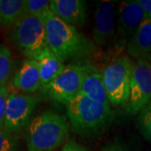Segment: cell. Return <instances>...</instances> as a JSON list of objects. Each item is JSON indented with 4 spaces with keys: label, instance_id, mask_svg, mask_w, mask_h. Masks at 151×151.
Returning <instances> with one entry per match:
<instances>
[{
    "label": "cell",
    "instance_id": "10",
    "mask_svg": "<svg viewBox=\"0 0 151 151\" xmlns=\"http://www.w3.org/2000/svg\"><path fill=\"white\" fill-rule=\"evenodd\" d=\"M118 10V34L124 39L131 38L146 19L144 9L139 0H125Z\"/></svg>",
    "mask_w": 151,
    "mask_h": 151
},
{
    "label": "cell",
    "instance_id": "6",
    "mask_svg": "<svg viewBox=\"0 0 151 151\" xmlns=\"http://www.w3.org/2000/svg\"><path fill=\"white\" fill-rule=\"evenodd\" d=\"M91 64H70L47 86L42 87V92L56 102L66 104L78 96L86 73Z\"/></svg>",
    "mask_w": 151,
    "mask_h": 151
},
{
    "label": "cell",
    "instance_id": "12",
    "mask_svg": "<svg viewBox=\"0 0 151 151\" xmlns=\"http://www.w3.org/2000/svg\"><path fill=\"white\" fill-rule=\"evenodd\" d=\"M13 86L25 94H33L41 88V79L36 60L26 59L13 78Z\"/></svg>",
    "mask_w": 151,
    "mask_h": 151
},
{
    "label": "cell",
    "instance_id": "4",
    "mask_svg": "<svg viewBox=\"0 0 151 151\" xmlns=\"http://www.w3.org/2000/svg\"><path fill=\"white\" fill-rule=\"evenodd\" d=\"M9 39L28 59L48 48L43 14L24 15L11 28Z\"/></svg>",
    "mask_w": 151,
    "mask_h": 151
},
{
    "label": "cell",
    "instance_id": "14",
    "mask_svg": "<svg viewBox=\"0 0 151 151\" xmlns=\"http://www.w3.org/2000/svg\"><path fill=\"white\" fill-rule=\"evenodd\" d=\"M81 93L90 97L93 101L111 107V103L103 84V75L96 70L92 65H90L88 72L86 73Z\"/></svg>",
    "mask_w": 151,
    "mask_h": 151
},
{
    "label": "cell",
    "instance_id": "25",
    "mask_svg": "<svg viewBox=\"0 0 151 151\" xmlns=\"http://www.w3.org/2000/svg\"><path fill=\"white\" fill-rule=\"evenodd\" d=\"M148 60L149 62H150L151 63V54H150V55L149 56V58H148V60Z\"/></svg>",
    "mask_w": 151,
    "mask_h": 151
},
{
    "label": "cell",
    "instance_id": "11",
    "mask_svg": "<svg viewBox=\"0 0 151 151\" xmlns=\"http://www.w3.org/2000/svg\"><path fill=\"white\" fill-rule=\"evenodd\" d=\"M50 10L58 19L73 27H83L87 19L84 0H51Z\"/></svg>",
    "mask_w": 151,
    "mask_h": 151
},
{
    "label": "cell",
    "instance_id": "3",
    "mask_svg": "<svg viewBox=\"0 0 151 151\" xmlns=\"http://www.w3.org/2000/svg\"><path fill=\"white\" fill-rule=\"evenodd\" d=\"M70 123L64 115L46 111L28 125L26 144L29 151H54L69 136Z\"/></svg>",
    "mask_w": 151,
    "mask_h": 151
},
{
    "label": "cell",
    "instance_id": "19",
    "mask_svg": "<svg viewBox=\"0 0 151 151\" xmlns=\"http://www.w3.org/2000/svg\"><path fill=\"white\" fill-rule=\"evenodd\" d=\"M49 0H24V15L29 14H43L50 9Z\"/></svg>",
    "mask_w": 151,
    "mask_h": 151
},
{
    "label": "cell",
    "instance_id": "8",
    "mask_svg": "<svg viewBox=\"0 0 151 151\" xmlns=\"http://www.w3.org/2000/svg\"><path fill=\"white\" fill-rule=\"evenodd\" d=\"M38 104V98L25 93L9 92L5 112L4 129L18 134L27 124Z\"/></svg>",
    "mask_w": 151,
    "mask_h": 151
},
{
    "label": "cell",
    "instance_id": "21",
    "mask_svg": "<svg viewBox=\"0 0 151 151\" xmlns=\"http://www.w3.org/2000/svg\"><path fill=\"white\" fill-rule=\"evenodd\" d=\"M9 90L8 86L0 87V129H4L5 121V112Z\"/></svg>",
    "mask_w": 151,
    "mask_h": 151
},
{
    "label": "cell",
    "instance_id": "9",
    "mask_svg": "<svg viewBox=\"0 0 151 151\" xmlns=\"http://www.w3.org/2000/svg\"><path fill=\"white\" fill-rule=\"evenodd\" d=\"M115 9L113 1H101L94 14L92 40L100 47L110 45L115 40Z\"/></svg>",
    "mask_w": 151,
    "mask_h": 151
},
{
    "label": "cell",
    "instance_id": "23",
    "mask_svg": "<svg viewBox=\"0 0 151 151\" xmlns=\"http://www.w3.org/2000/svg\"><path fill=\"white\" fill-rule=\"evenodd\" d=\"M60 151H88V150L75 140L70 139L64 145Z\"/></svg>",
    "mask_w": 151,
    "mask_h": 151
},
{
    "label": "cell",
    "instance_id": "17",
    "mask_svg": "<svg viewBox=\"0 0 151 151\" xmlns=\"http://www.w3.org/2000/svg\"><path fill=\"white\" fill-rule=\"evenodd\" d=\"M14 67V60L10 50L5 45H0V87L7 86Z\"/></svg>",
    "mask_w": 151,
    "mask_h": 151
},
{
    "label": "cell",
    "instance_id": "22",
    "mask_svg": "<svg viewBox=\"0 0 151 151\" xmlns=\"http://www.w3.org/2000/svg\"><path fill=\"white\" fill-rule=\"evenodd\" d=\"M100 151H129L126 146L119 141H113L106 144Z\"/></svg>",
    "mask_w": 151,
    "mask_h": 151
},
{
    "label": "cell",
    "instance_id": "13",
    "mask_svg": "<svg viewBox=\"0 0 151 151\" xmlns=\"http://www.w3.org/2000/svg\"><path fill=\"white\" fill-rule=\"evenodd\" d=\"M127 51L135 59L148 60L151 54V20L145 19L131 36Z\"/></svg>",
    "mask_w": 151,
    "mask_h": 151
},
{
    "label": "cell",
    "instance_id": "5",
    "mask_svg": "<svg viewBox=\"0 0 151 151\" xmlns=\"http://www.w3.org/2000/svg\"><path fill=\"white\" fill-rule=\"evenodd\" d=\"M134 65L129 56L122 55L103 69V84L111 105L119 106L128 103Z\"/></svg>",
    "mask_w": 151,
    "mask_h": 151
},
{
    "label": "cell",
    "instance_id": "15",
    "mask_svg": "<svg viewBox=\"0 0 151 151\" xmlns=\"http://www.w3.org/2000/svg\"><path fill=\"white\" fill-rule=\"evenodd\" d=\"M34 60H36L38 63L41 79V88L53 81L61 73L65 66L49 47L38 55Z\"/></svg>",
    "mask_w": 151,
    "mask_h": 151
},
{
    "label": "cell",
    "instance_id": "2",
    "mask_svg": "<svg viewBox=\"0 0 151 151\" xmlns=\"http://www.w3.org/2000/svg\"><path fill=\"white\" fill-rule=\"evenodd\" d=\"M65 107L71 130L84 137L101 134L114 119L111 107L93 101L81 93L66 103Z\"/></svg>",
    "mask_w": 151,
    "mask_h": 151
},
{
    "label": "cell",
    "instance_id": "1",
    "mask_svg": "<svg viewBox=\"0 0 151 151\" xmlns=\"http://www.w3.org/2000/svg\"><path fill=\"white\" fill-rule=\"evenodd\" d=\"M43 16L48 47L63 63L85 57L92 52L91 40L76 28L60 20L50 9Z\"/></svg>",
    "mask_w": 151,
    "mask_h": 151
},
{
    "label": "cell",
    "instance_id": "7",
    "mask_svg": "<svg viewBox=\"0 0 151 151\" xmlns=\"http://www.w3.org/2000/svg\"><path fill=\"white\" fill-rule=\"evenodd\" d=\"M150 103L151 63L146 60H137L132 73L127 111L133 115L139 114Z\"/></svg>",
    "mask_w": 151,
    "mask_h": 151
},
{
    "label": "cell",
    "instance_id": "16",
    "mask_svg": "<svg viewBox=\"0 0 151 151\" xmlns=\"http://www.w3.org/2000/svg\"><path fill=\"white\" fill-rule=\"evenodd\" d=\"M24 0H0V28L13 27L22 17Z\"/></svg>",
    "mask_w": 151,
    "mask_h": 151
},
{
    "label": "cell",
    "instance_id": "18",
    "mask_svg": "<svg viewBox=\"0 0 151 151\" xmlns=\"http://www.w3.org/2000/svg\"><path fill=\"white\" fill-rule=\"evenodd\" d=\"M137 126L145 139L151 142V103L139 113Z\"/></svg>",
    "mask_w": 151,
    "mask_h": 151
},
{
    "label": "cell",
    "instance_id": "20",
    "mask_svg": "<svg viewBox=\"0 0 151 151\" xmlns=\"http://www.w3.org/2000/svg\"><path fill=\"white\" fill-rule=\"evenodd\" d=\"M19 134L0 129V151H15L19 144Z\"/></svg>",
    "mask_w": 151,
    "mask_h": 151
},
{
    "label": "cell",
    "instance_id": "24",
    "mask_svg": "<svg viewBox=\"0 0 151 151\" xmlns=\"http://www.w3.org/2000/svg\"><path fill=\"white\" fill-rule=\"evenodd\" d=\"M139 3L144 9L146 19L151 20V0H139Z\"/></svg>",
    "mask_w": 151,
    "mask_h": 151
}]
</instances>
